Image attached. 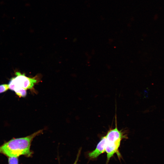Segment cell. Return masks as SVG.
<instances>
[{"label":"cell","instance_id":"obj_1","mask_svg":"<svg viewBox=\"0 0 164 164\" xmlns=\"http://www.w3.org/2000/svg\"><path fill=\"white\" fill-rule=\"evenodd\" d=\"M40 130L25 137L14 138L0 146V153L9 157H17L21 155L30 156L31 143L33 138L42 132Z\"/></svg>","mask_w":164,"mask_h":164},{"label":"cell","instance_id":"obj_2","mask_svg":"<svg viewBox=\"0 0 164 164\" xmlns=\"http://www.w3.org/2000/svg\"><path fill=\"white\" fill-rule=\"evenodd\" d=\"M15 76L10 79L8 84L9 89L15 92L20 90L32 89L38 82L36 77H28L18 71L15 72Z\"/></svg>","mask_w":164,"mask_h":164},{"label":"cell","instance_id":"obj_3","mask_svg":"<svg viewBox=\"0 0 164 164\" xmlns=\"http://www.w3.org/2000/svg\"><path fill=\"white\" fill-rule=\"evenodd\" d=\"M105 136L108 142L120 143L123 139L126 138L124 134L118 129L116 124L115 128L110 130Z\"/></svg>","mask_w":164,"mask_h":164},{"label":"cell","instance_id":"obj_4","mask_svg":"<svg viewBox=\"0 0 164 164\" xmlns=\"http://www.w3.org/2000/svg\"><path fill=\"white\" fill-rule=\"evenodd\" d=\"M120 143L107 141L106 145L105 152L107 153L108 162L115 154H117L119 158L121 157L119 151Z\"/></svg>","mask_w":164,"mask_h":164},{"label":"cell","instance_id":"obj_5","mask_svg":"<svg viewBox=\"0 0 164 164\" xmlns=\"http://www.w3.org/2000/svg\"><path fill=\"white\" fill-rule=\"evenodd\" d=\"M107 142L106 136H103L97 144L95 149L88 154L89 157L91 159L97 158L99 155L105 152Z\"/></svg>","mask_w":164,"mask_h":164},{"label":"cell","instance_id":"obj_6","mask_svg":"<svg viewBox=\"0 0 164 164\" xmlns=\"http://www.w3.org/2000/svg\"><path fill=\"white\" fill-rule=\"evenodd\" d=\"M9 89L8 84H3L0 85V94L4 93Z\"/></svg>","mask_w":164,"mask_h":164},{"label":"cell","instance_id":"obj_7","mask_svg":"<svg viewBox=\"0 0 164 164\" xmlns=\"http://www.w3.org/2000/svg\"><path fill=\"white\" fill-rule=\"evenodd\" d=\"M9 164H18V159L16 157H9L8 159Z\"/></svg>","mask_w":164,"mask_h":164},{"label":"cell","instance_id":"obj_8","mask_svg":"<svg viewBox=\"0 0 164 164\" xmlns=\"http://www.w3.org/2000/svg\"><path fill=\"white\" fill-rule=\"evenodd\" d=\"M81 150H79L77 154L76 159L73 164H77V162L79 159V157L80 154Z\"/></svg>","mask_w":164,"mask_h":164}]
</instances>
